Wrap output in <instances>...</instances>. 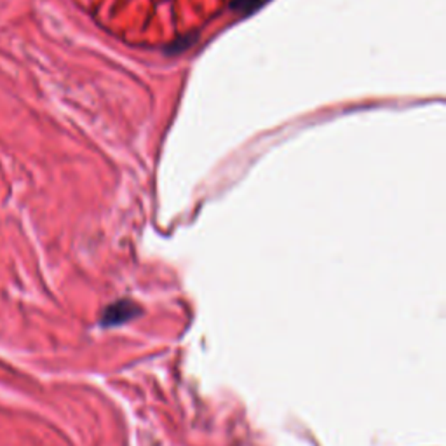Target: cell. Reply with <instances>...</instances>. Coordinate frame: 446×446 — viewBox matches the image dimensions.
Returning <instances> with one entry per match:
<instances>
[{
  "label": "cell",
  "instance_id": "1",
  "mask_svg": "<svg viewBox=\"0 0 446 446\" xmlns=\"http://www.w3.org/2000/svg\"><path fill=\"white\" fill-rule=\"evenodd\" d=\"M140 307L131 300H119L114 302L105 309L102 316V325L107 328H114V326H121L124 322H129L131 319L140 316Z\"/></svg>",
  "mask_w": 446,
  "mask_h": 446
},
{
  "label": "cell",
  "instance_id": "2",
  "mask_svg": "<svg viewBox=\"0 0 446 446\" xmlns=\"http://www.w3.org/2000/svg\"><path fill=\"white\" fill-rule=\"evenodd\" d=\"M197 42V33H188V36H182L178 38H175V40L171 42V44L166 48V53L168 55H180V53L187 51V49H190L192 45Z\"/></svg>",
  "mask_w": 446,
  "mask_h": 446
},
{
  "label": "cell",
  "instance_id": "3",
  "mask_svg": "<svg viewBox=\"0 0 446 446\" xmlns=\"http://www.w3.org/2000/svg\"><path fill=\"white\" fill-rule=\"evenodd\" d=\"M267 2H271V0H230V9L236 11V13L251 14Z\"/></svg>",
  "mask_w": 446,
  "mask_h": 446
}]
</instances>
